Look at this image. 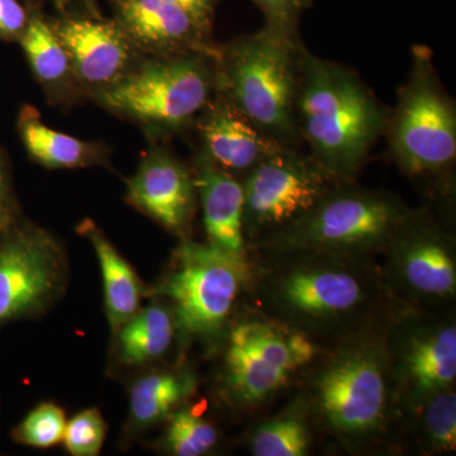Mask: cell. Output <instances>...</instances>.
<instances>
[{"label":"cell","mask_w":456,"mask_h":456,"mask_svg":"<svg viewBox=\"0 0 456 456\" xmlns=\"http://www.w3.org/2000/svg\"><path fill=\"white\" fill-rule=\"evenodd\" d=\"M248 284L250 260L185 240L158 292L169 299L180 334L215 338L226 334Z\"/></svg>","instance_id":"cell-9"},{"label":"cell","mask_w":456,"mask_h":456,"mask_svg":"<svg viewBox=\"0 0 456 456\" xmlns=\"http://www.w3.org/2000/svg\"><path fill=\"white\" fill-rule=\"evenodd\" d=\"M53 29L65 47L71 70L86 86H97L101 92L130 71L134 45L116 20L71 17Z\"/></svg>","instance_id":"cell-14"},{"label":"cell","mask_w":456,"mask_h":456,"mask_svg":"<svg viewBox=\"0 0 456 456\" xmlns=\"http://www.w3.org/2000/svg\"><path fill=\"white\" fill-rule=\"evenodd\" d=\"M64 411L53 403H44L29 413L18 428V437L35 448H50L64 440Z\"/></svg>","instance_id":"cell-27"},{"label":"cell","mask_w":456,"mask_h":456,"mask_svg":"<svg viewBox=\"0 0 456 456\" xmlns=\"http://www.w3.org/2000/svg\"><path fill=\"white\" fill-rule=\"evenodd\" d=\"M176 327L173 311L152 305L137 311L118 330L119 355L128 364H143L160 358L169 350Z\"/></svg>","instance_id":"cell-22"},{"label":"cell","mask_w":456,"mask_h":456,"mask_svg":"<svg viewBox=\"0 0 456 456\" xmlns=\"http://www.w3.org/2000/svg\"><path fill=\"white\" fill-rule=\"evenodd\" d=\"M456 450V388L444 389L426 398L407 413L399 452L435 456Z\"/></svg>","instance_id":"cell-19"},{"label":"cell","mask_w":456,"mask_h":456,"mask_svg":"<svg viewBox=\"0 0 456 456\" xmlns=\"http://www.w3.org/2000/svg\"><path fill=\"white\" fill-rule=\"evenodd\" d=\"M56 260L46 240L22 237L0 250V321L37 305L53 289Z\"/></svg>","instance_id":"cell-18"},{"label":"cell","mask_w":456,"mask_h":456,"mask_svg":"<svg viewBox=\"0 0 456 456\" xmlns=\"http://www.w3.org/2000/svg\"><path fill=\"white\" fill-rule=\"evenodd\" d=\"M222 386L240 411H257L297 380L322 345L254 307L231 322L226 334Z\"/></svg>","instance_id":"cell-7"},{"label":"cell","mask_w":456,"mask_h":456,"mask_svg":"<svg viewBox=\"0 0 456 456\" xmlns=\"http://www.w3.org/2000/svg\"><path fill=\"white\" fill-rule=\"evenodd\" d=\"M248 260L251 307L322 346L382 325L395 308L373 257L293 250Z\"/></svg>","instance_id":"cell-1"},{"label":"cell","mask_w":456,"mask_h":456,"mask_svg":"<svg viewBox=\"0 0 456 456\" xmlns=\"http://www.w3.org/2000/svg\"><path fill=\"white\" fill-rule=\"evenodd\" d=\"M336 183L298 147L283 146L241 180L248 250L310 211Z\"/></svg>","instance_id":"cell-12"},{"label":"cell","mask_w":456,"mask_h":456,"mask_svg":"<svg viewBox=\"0 0 456 456\" xmlns=\"http://www.w3.org/2000/svg\"><path fill=\"white\" fill-rule=\"evenodd\" d=\"M104 106L161 132L184 130L216 94L213 57H156L101 90Z\"/></svg>","instance_id":"cell-8"},{"label":"cell","mask_w":456,"mask_h":456,"mask_svg":"<svg viewBox=\"0 0 456 456\" xmlns=\"http://www.w3.org/2000/svg\"><path fill=\"white\" fill-rule=\"evenodd\" d=\"M264 16V25L281 31L301 35L299 26L305 11L314 0H251Z\"/></svg>","instance_id":"cell-29"},{"label":"cell","mask_w":456,"mask_h":456,"mask_svg":"<svg viewBox=\"0 0 456 456\" xmlns=\"http://www.w3.org/2000/svg\"><path fill=\"white\" fill-rule=\"evenodd\" d=\"M88 236L97 253L104 283V299L108 320L113 331L118 332L139 311L141 288L134 270L112 244L94 228Z\"/></svg>","instance_id":"cell-21"},{"label":"cell","mask_w":456,"mask_h":456,"mask_svg":"<svg viewBox=\"0 0 456 456\" xmlns=\"http://www.w3.org/2000/svg\"><path fill=\"white\" fill-rule=\"evenodd\" d=\"M194 392L191 374L147 375L131 389L130 411L134 425L150 426L171 415L175 407Z\"/></svg>","instance_id":"cell-24"},{"label":"cell","mask_w":456,"mask_h":456,"mask_svg":"<svg viewBox=\"0 0 456 456\" xmlns=\"http://www.w3.org/2000/svg\"><path fill=\"white\" fill-rule=\"evenodd\" d=\"M383 136L395 163L408 178L435 185L441 197L454 196L456 106L444 88L425 45L411 53V70L389 110Z\"/></svg>","instance_id":"cell-5"},{"label":"cell","mask_w":456,"mask_h":456,"mask_svg":"<svg viewBox=\"0 0 456 456\" xmlns=\"http://www.w3.org/2000/svg\"><path fill=\"white\" fill-rule=\"evenodd\" d=\"M196 122L200 154L239 180L283 147L216 94Z\"/></svg>","instance_id":"cell-15"},{"label":"cell","mask_w":456,"mask_h":456,"mask_svg":"<svg viewBox=\"0 0 456 456\" xmlns=\"http://www.w3.org/2000/svg\"><path fill=\"white\" fill-rule=\"evenodd\" d=\"M218 443V432L203 419L196 407L180 408L171 415L165 448L176 456H200L211 452Z\"/></svg>","instance_id":"cell-26"},{"label":"cell","mask_w":456,"mask_h":456,"mask_svg":"<svg viewBox=\"0 0 456 456\" xmlns=\"http://www.w3.org/2000/svg\"><path fill=\"white\" fill-rule=\"evenodd\" d=\"M194 176L167 152L147 156L128 187L134 206L178 235L191 226L196 206Z\"/></svg>","instance_id":"cell-16"},{"label":"cell","mask_w":456,"mask_h":456,"mask_svg":"<svg viewBox=\"0 0 456 456\" xmlns=\"http://www.w3.org/2000/svg\"><path fill=\"white\" fill-rule=\"evenodd\" d=\"M412 209L392 191L336 182L310 211L248 253L305 250L380 259Z\"/></svg>","instance_id":"cell-6"},{"label":"cell","mask_w":456,"mask_h":456,"mask_svg":"<svg viewBox=\"0 0 456 456\" xmlns=\"http://www.w3.org/2000/svg\"><path fill=\"white\" fill-rule=\"evenodd\" d=\"M61 2H64V0H61Z\"/></svg>","instance_id":"cell-33"},{"label":"cell","mask_w":456,"mask_h":456,"mask_svg":"<svg viewBox=\"0 0 456 456\" xmlns=\"http://www.w3.org/2000/svg\"><path fill=\"white\" fill-rule=\"evenodd\" d=\"M314 426L301 395L277 415L256 424L248 436L254 456H307L314 445Z\"/></svg>","instance_id":"cell-20"},{"label":"cell","mask_w":456,"mask_h":456,"mask_svg":"<svg viewBox=\"0 0 456 456\" xmlns=\"http://www.w3.org/2000/svg\"><path fill=\"white\" fill-rule=\"evenodd\" d=\"M194 184L202 204L208 244L228 255L248 260L244 233V191L241 180L198 154Z\"/></svg>","instance_id":"cell-17"},{"label":"cell","mask_w":456,"mask_h":456,"mask_svg":"<svg viewBox=\"0 0 456 456\" xmlns=\"http://www.w3.org/2000/svg\"><path fill=\"white\" fill-rule=\"evenodd\" d=\"M106 437V425L98 410H86L77 413L66 424L64 443L74 456H94L101 452Z\"/></svg>","instance_id":"cell-28"},{"label":"cell","mask_w":456,"mask_h":456,"mask_svg":"<svg viewBox=\"0 0 456 456\" xmlns=\"http://www.w3.org/2000/svg\"><path fill=\"white\" fill-rule=\"evenodd\" d=\"M20 134L29 155L47 167H84L94 156L93 145L47 127L32 108L22 113Z\"/></svg>","instance_id":"cell-23"},{"label":"cell","mask_w":456,"mask_h":456,"mask_svg":"<svg viewBox=\"0 0 456 456\" xmlns=\"http://www.w3.org/2000/svg\"><path fill=\"white\" fill-rule=\"evenodd\" d=\"M387 358L404 412L456 383L455 311L395 307L383 329Z\"/></svg>","instance_id":"cell-11"},{"label":"cell","mask_w":456,"mask_h":456,"mask_svg":"<svg viewBox=\"0 0 456 456\" xmlns=\"http://www.w3.org/2000/svg\"><path fill=\"white\" fill-rule=\"evenodd\" d=\"M389 110L349 66L303 51L296 122L302 145L336 182H354Z\"/></svg>","instance_id":"cell-3"},{"label":"cell","mask_w":456,"mask_h":456,"mask_svg":"<svg viewBox=\"0 0 456 456\" xmlns=\"http://www.w3.org/2000/svg\"><path fill=\"white\" fill-rule=\"evenodd\" d=\"M305 49L301 35L265 25L218 46L216 95L281 145L302 149L296 103Z\"/></svg>","instance_id":"cell-4"},{"label":"cell","mask_w":456,"mask_h":456,"mask_svg":"<svg viewBox=\"0 0 456 456\" xmlns=\"http://www.w3.org/2000/svg\"><path fill=\"white\" fill-rule=\"evenodd\" d=\"M25 9L16 0H0V35L16 36L27 26Z\"/></svg>","instance_id":"cell-31"},{"label":"cell","mask_w":456,"mask_h":456,"mask_svg":"<svg viewBox=\"0 0 456 456\" xmlns=\"http://www.w3.org/2000/svg\"><path fill=\"white\" fill-rule=\"evenodd\" d=\"M0 197H2V174H0Z\"/></svg>","instance_id":"cell-32"},{"label":"cell","mask_w":456,"mask_h":456,"mask_svg":"<svg viewBox=\"0 0 456 456\" xmlns=\"http://www.w3.org/2000/svg\"><path fill=\"white\" fill-rule=\"evenodd\" d=\"M386 321L325 345L297 378L314 434L347 455L392 454L401 446L406 412L384 346Z\"/></svg>","instance_id":"cell-2"},{"label":"cell","mask_w":456,"mask_h":456,"mask_svg":"<svg viewBox=\"0 0 456 456\" xmlns=\"http://www.w3.org/2000/svg\"><path fill=\"white\" fill-rule=\"evenodd\" d=\"M184 11L204 32L212 35L213 20L222 0H165Z\"/></svg>","instance_id":"cell-30"},{"label":"cell","mask_w":456,"mask_h":456,"mask_svg":"<svg viewBox=\"0 0 456 456\" xmlns=\"http://www.w3.org/2000/svg\"><path fill=\"white\" fill-rule=\"evenodd\" d=\"M117 20L134 46L156 57L203 53L215 59L218 46L182 9L165 0H114Z\"/></svg>","instance_id":"cell-13"},{"label":"cell","mask_w":456,"mask_h":456,"mask_svg":"<svg viewBox=\"0 0 456 456\" xmlns=\"http://www.w3.org/2000/svg\"><path fill=\"white\" fill-rule=\"evenodd\" d=\"M380 257L384 288L395 307L455 310L456 240L430 208H413Z\"/></svg>","instance_id":"cell-10"},{"label":"cell","mask_w":456,"mask_h":456,"mask_svg":"<svg viewBox=\"0 0 456 456\" xmlns=\"http://www.w3.org/2000/svg\"><path fill=\"white\" fill-rule=\"evenodd\" d=\"M22 46L27 59L42 83L62 82L71 70L65 47L53 27L41 18H33L22 33Z\"/></svg>","instance_id":"cell-25"}]
</instances>
